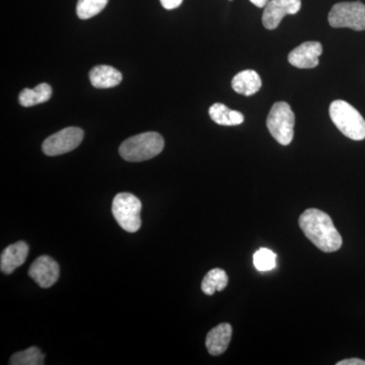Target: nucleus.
Masks as SVG:
<instances>
[{
	"label": "nucleus",
	"instance_id": "nucleus-18",
	"mask_svg": "<svg viewBox=\"0 0 365 365\" xmlns=\"http://www.w3.org/2000/svg\"><path fill=\"white\" fill-rule=\"evenodd\" d=\"M44 354L39 348L30 347L24 351L16 353L9 359L11 365H42L44 364Z\"/></svg>",
	"mask_w": 365,
	"mask_h": 365
},
{
	"label": "nucleus",
	"instance_id": "nucleus-4",
	"mask_svg": "<svg viewBox=\"0 0 365 365\" xmlns=\"http://www.w3.org/2000/svg\"><path fill=\"white\" fill-rule=\"evenodd\" d=\"M295 116L285 102L275 103L267 118V128L273 138L281 145L292 143L294 135Z\"/></svg>",
	"mask_w": 365,
	"mask_h": 365
},
{
	"label": "nucleus",
	"instance_id": "nucleus-12",
	"mask_svg": "<svg viewBox=\"0 0 365 365\" xmlns=\"http://www.w3.org/2000/svg\"><path fill=\"white\" fill-rule=\"evenodd\" d=\"M232 328L230 324H220L213 328L206 336V348L213 356L222 354L227 349L232 340Z\"/></svg>",
	"mask_w": 365,
	"mask_h": 365
},
{
	"label": "nucleus",
	"instance_id": "nucleus-7",
	"mask_svg": "<svg viewBox=\"0 0 365 365\" xmlns=\"http://www.w3.org/2000/svg\"><path fill=\"white\" fill-rule=\"evenodd\" d=\"M83 135L85 133L83 129L78 127H67L46 139L42 145L43 153L49 157L64 155L76 150L83 141Z\"/></svg>",
	"mask_w": 365,
	"mask_h": 365
},
{
	"label": "nucleus",
	"instance_id": "nucleus-3",
	"mask_svg": "<svg viewBox=\"0 0 365 365\" xmlns=\"http://www.w3.org/2000/svg\"><path fill=\"white\" fill-rule=\"evenodd\" d=\"M331 120L342 134L352 140L365 139V120L351 105L342 100L334 101L330 105Z\"/></svg>",
	"mask_w": 365,
	"mask_h": 365
},
{
	"label": "nucleus",
	"instance_id": "nucleus-14",
	"mask_svg": "<svg viewBox=\"0 0 365 365\" xmlns=\"http://www.w3.org/2000/svg\"><path fill=\"white\" fill-rule=\"evenodd\" d=\"M232 86L235 93L250 97L260 91L262 81L260 76L256 71L247 69V71L239 72L232 78Z\"/></svg>",
	"mask_w": 365,
	"mask_h": 365
},
{
	"label": "nucleus",
	"instance_id": "nucleus-21",
	"mask_svg": "<svg viewBox=\"0 0 365 365\" xmlns=\"http://www.w3.org/2000/svg\"><path fill=\"white\" fill-rule=\"evenodd\" d=\"M182 0H160V4L163 9L170 11V9H178L181 6Z\"/></svg>",
	"mask_w": 365,
	"mask_h": 365
},
{
	"label": "nucleus",
	"instance_id": "nucleus-6",
	"mask_svg": "<svg viewBox=\"0 0 365 365\" xmlns=\"http://www.w3.org/2000/svg\"><path fill=\"white\" fill-rule=\"evenodd\" d=\"M328 21L333 28L364 31L365 6L360 1L339 2L331 9Z\"/></svg>",
	"mask_w": 365,
	"mask_h": 365
},
{
	"label": "nucleus",
	"instance_id": "nucleus-19",
	"mask_svg": "<svg viewBox=\"0 0 365 365\" xmlns=\"http://www.w3.org/2000/svg\"><path fill=\"white\" fill-rule=\"evenodd\" d=\"M109 0H78L76 14L81 20H88L100 14Z\"/></svg>",
	"mask_w": 365,
	"mask_h": 365
},
{
	"label": "nucleus",
	"instance_id": "nucleus-10",
	"mask_svg": "<svg viewBox=\"0 0 365 365\" xmlns=\"http://www.w3.org/2000/svg\"><path fill=\"white\" fill-rule=\"evenodd\" d=\"M323 46L319 42H304L288 55V62L300 69L314 68L319 66Z\"/></svg>",
	"mask_w": 365,
	"mask_h": 365
},
{
	"label": "nucleus",
	"instance_id": "nucleus-5",
	"mask_svg": "<svg viewBox=\"0 0 365 365\" xmlns=\"http://www.w3.org/2000/svg\"><path fill=\"white\" fill-rule=\"evenodd\" d=\"M141 209L143 204L133 194L119 193L113 200V215L118 225L128 232H136L140 228Z\"/></svg>",
	"mask_w": 365,
	"mask_h": 365
},
{
	"label": "nucleus",
	"instance_id": "nucleus-1",
	"mask_svg": "<svg viewBox=\"0 0 365 365\" xmlns=\"http://www.w3.org/2000/svg\"><path fill=\"white\" fill-rule=\"evenodd\" d=\"M299 223L304 235L321 251L333 253L342 247V237L324 211L307 209L300 215Z\"/></svg>",
	"mask_w": 365,
	"mask_h": 365
},
{
	"label": "nucleus",
	"instance_id": "nucleus-13",
	"mask_svg": "<svg viewBox=\"0 0 365 365\" xmlns=\"http://www.w3.org/2000/svg\"><path fill=\"white\" fill-rule=\"evenodd\" d=\"M121 72L109 66H98L90 71L91 85L97 88H111L120 85L122 81Z\"/></svg>",
	"mask_w": 365,
	"mask_h": 365
},
{
	"label": "nucleus",
	"instance_id": "nucleus-20",
	"mask_svg": "<svg viewBox=\"0 0 365 365\" xmlns=\"http://www.w3.org/2000/svg\"><path fill=\"white\" fill-rule=\"evenodd\" d=\"M276 255L270 250L262 248L254 255V265L261 272L275 268Z\"/></svg>",
	"mask_w": 365,
	"mask_h": 365
},
{
	"label": "nucleus",
	"instance_id": "nucleus-8",
	"mask_svg": "<svg viewBox=\"0 0 365 365\" xmlns=\"http://www.w3.org/2000/svg\"><path fill=\"white\" fill-rule=\"evenodd\" d=\"M302 0H270L264 7L262 21L267 30H275L287 14L299 13Z\"/></svg>",
	"mask_w": 365,
	"mask_h": 365
},
{
	"label": "nucleus",
	"instance_id": "nucleus-15",
	"mask_svg": "<svg viewBox=\"0 0 365 365\" xmlns=\"http://www.w3.org/2000/svg\"><path fill=\"white\" fill-rule=\"evenodd\" d=\"M209 116L216 124L222 126H237L244 122L245 117L241 112L228 109L227 106L216 103L209 108Z\"/></svg>",
	"mask_w": 365,
	"mask_h": 365
},
{
	"label": "nucleus",
	"instance_id": "nucleus-22",
	"mask_svg": "<svg viewBox=\"0 0 365 365\" xmlns=\"http://www.w3.org/2000/svg\"><path fill=\"white\" fill-rule=\"evenodd\" d=\"M337 365H365V360L359 359H349L341 360Z\"/></svg>",
	"mask_w": 365,
	"mask_h": 365
},
{
	"label": "nucleus",
	"instance_id": "nucleus-9",
	"mask_svg": "<svg viewBox=\"0 0 365 365\" xmlns=\"http://www.w3.org/2000/svg\"><path fill=\"white\" fill-rule=\"evenodd\" d=\"M29 275L40 287L49 288L58 280L60 268L58 263L49 256H40L29 269Z\"/></svg>",
	"mask_w": 365,
	"mask_h": 365
},
{
	"label": "nucleus",
	"instance_id": "nucleus-2",
	"mask_svg": "<svg viewBox=\"0 0 365 365\" xmlns=\"http://www.w3.org/2000/svg\"><path fill=\"white\" fill-rule=\"evenodd\" d=\"M165 146L163 136L157 132H145L126 139L120 145L119 153L127 162L138 163L160 155Z\"/></svg>",
	"mask_w": 365,
	"mask_h": 365
},
{
	"label": "nucleus",
	"instance_id": "nucleus-16",
	"mask_svg": "<svg viewBox=\"0 0 365 365\" xmlns=\"http://www.w3.org/2000/svg\"><path fill=\"white\" fill-rule=\"evenodd\" d=\"M52 88L48 83H40L33 90L25 88L19 96V102L23 107H33L35 105L48 102L52 97Z\"/></svg>",
	"mask_w": 365,
	"mask_h": 365
},
{
	"label": "nucleus",
	"instance_id": "nucleus-11",
	"mask_svg": "<svg viewBox=\"0 0 365 365\" xmlns=\"http://www.w3.org/2000/svg\"><path fill=\"white\" fill-rule=\"evenodd\" d=\"M29 248L26 242L21 241L11 245L2 252L0 257V269L4 274H11L25 263L28 258Z\"/></svg>",
	"mask_w": 365,
	"mask_h": 365
},
{
	"label": "nucleus",
	"instance_id": "nucleus-23",
	"mask_svg": "<svg viewBox=\"0 0 365 365\" xmlns=\"http://www.w3.org/2000/svg\"><path fill=\"white\" fill-rule=\"evenodd\" d=\"M250 1H251L254 6L263 9V7L267 6L268 2L270 1V0H250Z\"/></svg>",
	"mask_w": 365,
	"mask_h": 365
},
{
	"label": "nucleus",
	"instance_id": "nucleus-17",
	"mask_svg": "<svg viewBox=\"0 0 365 365\" xmlns=\"http://www.w3.org/2000/svg\"><path fill=\"white\" fill-rule=\"evenodd\" d=\"M228 277L225 270L220 268L212 269L203 278L201 289L204 294L212 295L215 292H222L227 287Z\"/></svg>",
	"mask_w": 365,
	"mask_h": 365
}]
</instances>
